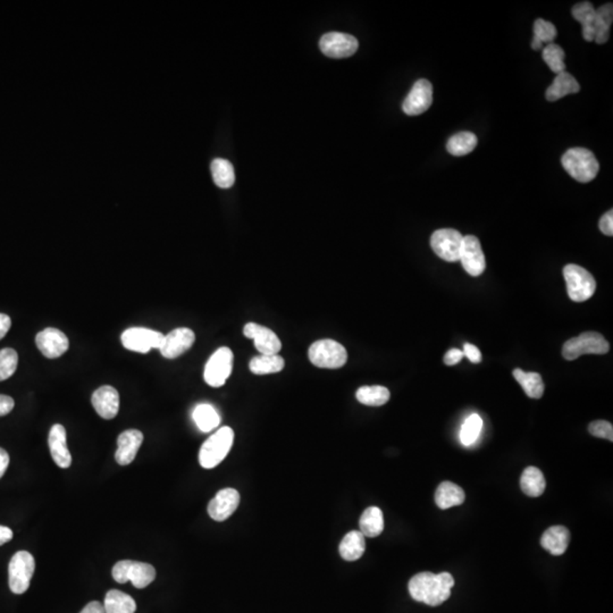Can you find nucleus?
<instances>
[{
  "label": "nucleus",
  "instance_id": "obj_43",
  "mask_svg": "<svg viewBox=\"0 0 613 613\" xmlns=\"http://www.w3.org/2000/svg\"><path fill=\"white\" fill-rule=\"evenodd\" d=\"M599 228L604 235L612 237L613 235V211L610 210L603 215L599 220Z\"/></svg>",
  "mask_w": 613,
  "mask_h": 613
},
{
  "label": "nucleus",
  "instance_id": "obj_35",
  "mask_svg": "<svg viewBox=\"0 0 613 613\" xmlns=\"http://www.w3.org/2000/svg\"><path fill=\"white\" fill-rule=\"evenodd\" d=\"M390 391L384 386H363L356 393L358 401L369 407H380L390 400Z\"/></svg>",
  "mask_w": 613,
  "mask_h": 613
},
{
  "label": "nucleus",
  "instance_id": "obj_19",
  "mask_svg": "<svg viewBox=\"0 0 613 613\" xmlns=\"http://www.w3.org/2000/svg\"><path fill=\"white\" fill-rule=\"evenodd\" d=\"M144 442V434L138 430H127L117 439V450L115 459L121 466L132 464L141 444Z\"/></svg>",
  "mask_w": 613,
  "mask_h": 613
},
{
  "label": "nucleus",
  "instance_id": "obj_10",
  "mask_svg": "<svg viewBox=\"0 0 613 613\" xmlns=\"http://www.w3.org/2000/svg\"><path fill=\"white\" fill-rule=\"evenodd\" d=\"M464 237L460 232L452 228H443L435 231L430 238V247L434 252L445 262H459Z\"/></svg>",
  "mask_w": 613,
  "mask_h": 613
},
{
  "label": "nucleus",
  "instance_id": "obj_39",
  "mask_svg": "<svg viewBox=\"0 0 613 613\" xmlns=\"http://www.w3.org/2000/svg\"><path fill=\"white\" fill-rule=\"evenodd\" d=\"M481 428H483V420L481 417L477 414L470 415L467 420H464L460 432L462 444L466 447L473 445L476 439H479Z\"/></svg>",
  "mask_w": 613,
  "mask_h": 613
},
{
  "label": "nucleus",
  "instance_id": "obj_29",
  "mask_svg": "<svg viewBox=\"0 0 613 613\" xmlns=\"http://www.w3.org/2000/svg\"><path fill=\"white\" fill-rule=\"evenodd\" d=\"M104 609L105 613H134L137 603L127 594L110 590L105 597Z\"/></svg>",
  "mask_w": 613,
  "mask_h": 613
},
{
  "label": "nucleus",
  "instance_id": "obj_37",
  "mask_svg": "<svg viewBox=\"0 0 613 613\" xmlns=\"http://www.w3.org/2000/svg\"><path fill=\"white\" fill-rule=\"evenodd\" d=\"M557 34V28L551 22L538 18L534 23V38H533L532 48L534 50H540V49L543 48V45L553 43Z\"/></svg>",
  "mask_w": 613,
  "mask_h": 613
},
{
  "label": "nucleus",
  "instance_id": "obj_2",
  "mask_svg": "<svg viewBox=\"0 0 613 613\" xmlns=\"http://www.w3.org/2000/svg\"><path fill=\"white\" fill-rule=\"evenodd\" d=\"M563 169L571 178L580 183H587L597 178L599 164L591 150L585 148H572L561 158Z\"/></svg>",
  "mask_w": 613,
  "mask_h": 613
},
{
  "label": "nucleus",
  "instance_id": "obj_3",
  "mask_svg": "<svg viewBox=\"0 0 613 613\" xmlns=\"http://www.w3.org/2000/svg\"><path fill=\"white\" fill-rule=\"evenodd\" d=\"M234 441L231 427L220 428L209 437L200 449L199 462L205 469L217 467L228 457Z\"/></svg>",
  "mask_w": 613,
  "mask_h": 613
},
{
  "label": "nucleus",
  "instance_id": "obj_15",
  "mask_svg": "<svg viewBox=\"0 0 613 613\" xmlns=\"http://www.w3.org/2000/svg\"><path fill=\"white\" fill-rule=\"evenodd\" d=\"M36 344L40 352L48 359H56L64 355L70 348L68 336L54 327H48L38 333Z\"/></svg>",
  "mask_w": 613,
  "mask_h": 613
},
{
  "label": "nucleus",
  "instance_id": "obj_32",
  "mask_svg": "<svg viewBox=\"0 0 613 613\" xmlns=\"http://www.w3.org/2000/svg\"><path fill=\"white\" fill-rule=\"evenodd\" d=\"M285 361L279 355H259L249 363L251 373L256 375L275 374L283 371Z\"/></svg>",
  "mask_w": 613,
  "mask_h": 613
},
{
  "label": "nucleus",
  "instance_id": "obj_28",
  "mask_svg": "<svg viewBox=\"0 0 613 613\" xmlns=\"http://www.w3.org/2000/svg\"><path fill=\"white\" fill-rule=\"evenodd\" d=\"M156 578V570L149 563L131 561L127 572V582H132L135 588L142 590L149 586Z\"/></svg>",
  "mask_w": 613,
  "mask_h": 613
},
{
  "label": "nucleus",
  "instance_id": "obj_25",
  "mask_svg": "<svg viewBox=\"0 0 613 613\" xmlns=\"http://www.w3.org/2000/svg\"><path fill=\"white\" fill-rule=\"evenodd\" d=\"M572 16L575 20L582 24V37L587 41L592 43L594 41V24H595V9L590 1H582V3L576 4L571 9Z\"/></svg>",
  "mask_w": 613,
  "mask_h": 613
},
{
  "label": "nucleus",
  "instance_id": "obj_17",
  "mask_svg": "<svg viewBox=\"0 0 613 613\" xmlns=\"http://www.w3.org/2000/svg\"><path fill=\"white\" fill-rule=\"evenodd\" d=\"M240 504V494L234 489H224L215 495L209 502L208 513L211 519L224 521L237 511Z\"/></svg>",
  "mask_w": 613,
  "mask_h": 613
},
{
  "label": "nucleus",
  "instance_id": "obj_13",
  "mask_svg": "<svg viewBox=\"0 0 613 613\" xmlns=\"http://www.w3.org/2000/svg\"><path fill=\"white\" fill-rule=\"evenodd\" d=\"M459 262L469 275L477 277L484 273L486 267L484 252L481 250V242L474 235H466L462 241V252Z\"/></svg>",
  "mask_w": 613,
  "mask_h": 613
},
{
  "label": "nucleus",
  "instance_id": "obj_49",
  "mask_svg": "<svg viewBox=\"0 0 613 613\" xmlns=\"http://www.w3.org/2000/svg\"><path fill=\"white\" fill-rule=\"evenodd\" d=\"M9 453L6 452L4 449L0 447V479L5 475L6 470H7V467H9Z\"/></svg>",
  "mask_w": 613,
  "mask_h": 613
},
{
  "label": "nucleus",
  "instance_id": "obj_20",
  "mask_svg": "<svg viewBox=\"0 0 613 613\" xmlns=\"http://www.w3.org/2000/svg\"><path fill=\"white\" fill-rule=\"evenodd\" d=\"M49 450L55 464L63 469L70 468L72 464V457L66 443V430L60 424L51 427L48 436Z\"/></svg>",
  "mask_w": 613,
  "mask_h": 613
},
{
  "label": "nucleus",
  "instance_id": "obj_44",
  "mask_svg": "<svg viewBox=\"0 0 613 613\" xmlns=\"http://www.w3.org/2000/svg\"><path fill=\"white\" fill-rule=\"evenodd\" d=\"M464 355L469 359L471 363H479L481 361V352L477 346L474 344L466 343L464 346Z\"/></svg>",
  "mask_w": 613,
  "mask_h": 613
},
{
  "label": "nucleus",
  "instance_id": "obj_34",
  "mask_svg": "<svg viewBox=\"0 0 613 613\" xmlns=\"http://www.w3.org/2000/svg\"><path fill=\"white\" fill-rule=\"evenodd\" d=\"M192 417H193L194 422L197 424L198 428L203 433H208L220 425V415L213 405H207V403L197 405L194 408Z\"/></svg>",
  "mask_w": 613,
  "mask_h": 613
},
{
  "label": "nucleus",
  "instance_id": "obj_46",
  "mask_svg": "<svg viewBox=\"0 0 613 613\" xmlns=\"http://www.w3.org/2000/svg\"><path fill=\"white\" fill-rule=\"evenodd\" d=\"M14 405L13 398L0 394V417L9 415L14 409Z\"/></svg>",
  "mask_w": 613,
  "mask_h": 613
},
{
  "label": "nucleus",
  "instance_id": "obj_14",
  "mask_svg": "<svg viewBox=\"0 0 613 613\" xmlns=\"http://www.w3.org/2000/svg\"><path fill=\"white\" fill-rule=\"evenodd\" d=\"M194 341H196V335L192 329L188 327L175 329L169 334L164 335L163 343L159 348V351L163 357L167 359H175L188 351L193 346Z\"/></svg>",
  "mask_w": 613,
  "mask_h": 613
},
{
  "label": "nucleus",
  "instance_id": "obj_21",
  "mask_svg": "<svg viewBox=\"0 0 613 613\" xmlns=\"http://www.w3.org/2000/svg\"><path fill=\"white\" fill-rule=\"evenodd\" d=\"M570 533L563 526H552L546 529L540 538V545L552 555H563L568 549Z\"/></svg>",
  "mask_w": 613,
  "mask_h": 613
},
{
  "label": "nucleus",
  "instance_id": "obj_6",
  "mask_svg": "<svg viewBox=\"0 0 613 613\" xmlns=\"http://www.w3.org/2000/svg\"><path fill=\"white\" fill-rule=\"evenodd\" d=\"M609 350L610 344L602 335L597 332H585L563 344V356L567 361H575L584 355H605Z\"/></svg>",
  "mask_w": 613,
  "mask_h": 613
},
{
  "label": "nucleus",
  "instance_id": "obj_38",
  "mask_svg": "<svg viewBox=\"0 0 613 613\" xmlns=\"http://www.w3.org/2000/svg\"><path fill=\"white\" fill-rule=\"evenodd\" d=\"M544 62L548 64L550 70L555 74L563 73L565 72V51L557 43H550L546 45L543 48Z\"/></svg>",
  "mask_w": 613,
  "mask_h": 613
},
{
  "label": "nucleus",
  "instance_id": "obj_41",
  "mask_svg": "<svg viewBox=\"0 0 613 613\" xmlns=\"http://www.w3.org/2000/svg\"><path fill=\"white\" fill-rule=\"evenodd\" d=\"M588 430L595 437L613 441V427L611 422H605V420H597V422L590 424Z\"/></svg>",
  "mask_w": 613,
  "mask_h": 613
},
{
  "label": "nucleus",
  "instance_id": "obj_30",
  "mask_svg": "<svg viewBox=\"0 0 613 613\" xmlns=\"http://www.w3.org/2000/svg\"><path fill=\"white\" fill-rule=\"evenodd\" d=\"M613 21L612 4H605L599 9H595V24H594V41L603 45L609 40V31Z\"/></svg>",
  "mask_w": 613,
  "mask_h": 613
},
{
  "label": "nucleus",
  "instance_id": "obj_11",
  "mask_svg": "<svg viewBox=\"0 0 613 613\" xmlns=\"http://www.w3.org/2000/svg\"><path fill=\"white\" fill-rule=\"evenodd\" d=\"M358 40L351 34L329 32L319 40V48L324 55L331 58H346L357 51Z\"/></svg>",
  "mask_w": 613,
  "mask_h": 613
},
{
  "label": "nucleus",
  "instance_id": "obj_24",
  "mask_svg": "<svg viewBox=\"0 0 613 613\" xmlns=\"http://www.w3.org/2000/svg\"><path fill=\"white\" fill-rule=\"evenodd\" d=\"M340 555L346 561H356L361 559L366 550V540L365 536L358 531H352L344 536L341 540Z\"/></svg>",
  "mask_w": 613,
  "mask_h": 613
},
{
  "label": "nucleus",
  "instance_id": "obj_36",
  "mask_svg": "<svg viewBox=\"0 0 613 613\" xmlns=\"http://www.w3.org/2000/svg\"><path fill=\"white\" fill-rule=\"evenodd\" d=\"M477 146V137L471 132H460L449 139L447 144V151L453 156L468 155Z\"/></svg>",
  "mask_w": 613,
  "mask_h": 613
},
{
  "label": "nucleus",
  "instance_id": "obj_23",
  "mask_svg": "<svg viewBox=\"0 0 613 613\" xmlns=\"http://www.w3.org/2000/svg\"><path fill=\"white\" fill-rule=\"evenodd\" d=\"M580 90V83L574 76L567 72L557 74L553 83L548 87L545 97L549 102H557L570 93H577Z\"/></svg>",
  "mask_w": 613,
  "mask_h": 613
},
{
  "label": "nucleus",
  "instance_id": "obj_48",
  "mask_svg": "<svg viewBox=\"0 0 613 613\" xmlns=\"http://www.w3.org/2000/svg\"><path fill=\"white\" fill-rule=\"evenodd\" d=\"M80 613H105L104 604L98 601H93L85 605V609Z\"/></svg>",
  "mask_w": 613,
  "mask_h": 613
},
{
  "label": "nucleus",
  "instance_id": "obj_12",
  "mask_svg": "<svg viewBox=\"0 0 613 613\" xmlns=\"http://www.w3.org/2000/svg\"><path fill=\"white\" fill-rule=\"evenodd\" d=\"M433 104V85L428 80L420 79L415 83L403 102V110L407 115L417 116L425 113Z\"/></svg>",
  "mask_w": 613,
  "mask_h": 613
},
{
  "label": "nucleus",
  "instance_id": "obj_26",
  "mask_svg": "<svg viewBox=\"0 0 613 613\" xmlns=\"http://www.w3.org/2000/svg\"><path fill=\"white\" fill-rule=\"evenodd\" d=\"M361 533L367 538H377L384 531V516L382 510L377 506H369L359 521Z\"/></svg>",
  "mask_w": 613,
  "mask_h": 613
},
{
  "label": "nucleus",
  "instance_id": "obj_40",
  "mask_svg": "<svg viewBox=\"0 0 613 613\" xmlns=\"http://www.w3.org/2000/svg\"><path fill=\"white\" fill-rule=\"evenodd\" d=\"M18 363V355L14 349L0 350V382L14 375Z\"/></svg>",
  "mask_w": 613,
  "mask_h": 613
},
{
  "label": "nucleus",
  "instance_id": "obj_33",
  "mask_svg": "<svg viewBox=\"0 0 613 613\" xmlns=\"http://www.w3.org/2000/svg\"><path fill=\"white\" fill-rule=\"evenodd\" d=\"M211 175L215 184L220 188H231L235 183L234 167L230 161L216 158L210 164Z\"/></svg>",
  "mask_w": 613,
  "mask_h": 613
},
{
  "label": "nucleus",
  "instance_id": "obj_8",
  "mask_svg": "<svg viewBox=\"0 0 613 613\" xmlns=\"http://www.w3.org/2000/svg\"><path fill=\"white\" fill-rule=\"evenodd\" d=\"M233 352L223 346L209 358L203 371L205 382L211 388H220L225 384L233 369Z\"/></svg>",
  "mask_w": 613,
  "mask_h": 613
},
{
  "label": "nucleus",
  "instance_id": "obj_5",
  "mask_svg": "<svg viewBox=\"0 0 613 613\" xmlns=\"http://www.w3.org/2000/svg\"><path fill=\"white\" fill-rule=\"evenodd\" d=\"M563 277L567 284L569 298L572 302H586L593 297L597 290V282L593 275L578 265H567L563 268Z\"/></svg>",
  "mask_w": 613,
  "mask_h": 613
},
{
  "label": "nucleus",
  "instance_id": "obj_45",
  "mask_svg": "<svg viewBox=\"0 0 613 613\" xmlns=\"http://www.w3.org/2000/svg\"><path fill=\"white\" fill-rule=\"evenodd\" d=\"M464 357V352H462V350L451 349L449 350V351L447 352V355L444 356V363L445 365H447V366H454L457 363H460Z\"/></svg>",
  "mask_w": 613,
  "mask_h": 613
},
{
  "label": "nucleus",
  "instance_id": "obj_4",
  "mask_svg": "<svg viewBox=\"0 0 613 613\" xmlns=\"http://www.w3.org/2000/svg\"><path fill=\"white\" fill-rule=\"evenodd\" d=\"M308 356L312 365L319 368H341L348 361V352L346 348L336 341L329 340V339L314 342L310 346Z\"/></svg>",
  "mask_w": 613,
  "mask_h": 613
},
{
  "label": "nucleus",
  "instance_id": "obj_18",
  "mask_svg": "<svg viewBox=\"0 0 613 613\" xmlns=\"http://www.w3.org/2000/svg\"><path fill=\"white\" fill-rule=\"evenodd\" d=\"M93 408L104 420H113L119 410V394L113 386L104 385L93 392L91 398Z\"/></svg>",
  "mask_w": 613,
  "mask_h": 613
},
{
  "label": "nucleus",
  "instance_id": "obj_16",
  "mask_svg": "<svg viewBox=\"0 0 613 613\" xmlns=\"http://www.w3.org/2000/svg\"><path fill=\"white\" fill-rule=\"evenodd\" d=\"M243 334L255 341V346L260 355H279L281 351V340L268 327L256 323H247L243 329Z\"/></svg>",
  "mask_w": 613,
  "mask_h": 613
},
{
  "label": "nucleus",
  "instance_id": "obj_42",
  "mask_svg": "<svg viewBox=\"0 0 613 613\" xmlns=\"http://www.w3.org/2000/svg\"><path fill=\"white\" fill-rule=\"evenodd\" d=\"M129 563H131V560H122V561H119V563L114 565L113 570H112V576H113L114 580H116L119 584H125V582H127V569H129Z\"/></svg>",
  "mask_w": 613,
  "mask_h": 613
},
{
  "label": "nucleus",
  "instance_id": "obj_47",
  "mask_svg": "<svg viewBox=\"0 0 613 613\" xmlns=\"http://www.w3.org/2000/svg\"><path fill=\"white\" fill-rule=\"evenodd\" d=\"M11 326V319L9 315L0 314V340L5 338Z\"/></svg>",
  "mask_w": 613,
  "mask_h": 613
},
{
  "label": "nucleus",
  "instance_id": "obj_27",
  "mask_svg": "<svg viewBox=\"0 0 613 613\" xmlns=\"http://www.w3.org/2000/svg\"><path fill=\"white\" fill-rule=\"evenodd\" d=\"M521 486L527 496L538 498L545 491V477L538 468L527 467L521 475Z\"/></svg>",
  "mask_w": 613,
  "mask_h": 613
},
{
  "label": "nucleus",
  "instance_id": "obj_22",
  "mask_svg": "<svg viewBox=\"0 0 613 613\" xmlns=\"http://www.w3.org/2000/svg\"><path fill=\"white\" fill-rule=\"evenodd\" d=\"M464 500H466V494L464 490L451 481H445L441 483L435 492V503L442 510L462 506Z\"/></svg>",
  "mask_w": 613,
  "mask_h": 613
},
{
  "label": "nucleus",
  "instance_id": "obj_9",
  "mask_svg": "<svg viewBox=\"0 0 613 613\" xmlns=\"http://www.w3.org/2000/svg\"><path fill=\"white\" fill-rule=\"evenodd\" d=\"M164 334L146 327H131L122 333L121 341L125 349L139 353H148L151 349H159Z\"/></svg>",
  "mask_w": 613,
  "mask_h": 613
},
{
  "label": "nucleus",
  "instance_id": "obj_1",
  "mask_svg": "<svg viewBox=\"0 0 613 613\" xmlns=\"http://www.w3.org/2000/svg\"><path fill=\"white\" fill-rule=\"evenodd\" d=\"M453 586L454 580L449 572L435 575L424 571L411 578L408 588L411 597L417 602L437 607L450 597Z\"/></svg>",
  "mask_w": 613,
  "mask_h": 613
},
{
  "label": "nucleus",
  "instance_id": "obj_7",
  "mask_svg": "<svg viewBox=\"0 0 613 613\" xmlns=\"http://www.w3.org/2000/svg\"><path fill=\"white\" fill-rule=\"evenodd\" d=\"M34 569L36 563L31 553L18 551L14 554L9 565V588L13 593L23 594L28 591Z\"/></svg>",
  "mask_w": 613,
  "mask_h": 613
},
{
  "label": "nucleus",
  "instance_id": "obj_31",
  "mask_svg": "<svg viewBox=\"0 0 613 613\" xmlns=\"http://www.w3.org/2000/svg\"><path fill=\"white\" fill-rule=\"evenodd\" d=\"M513 377L523 391L527 394V397L532 399H540L544 393V383L538 373H527V371H521L517 368L513 371Z\"/></svg>",
  "mask_w": 613,
  "mask_h": 613
},
{
  "label": "nucleus",
  "instance_id": "obj_50",
  "mask_svg": "<svg viewBox=\"0 0 613 613\" xmlns=\"http://www.w3.org/2000/svg\"><path fill=\"white\" fill-rule=\"evenodd\" d=\"M13 538V532L11 529L6 526H0V546L7 543Z\"/></svg>",
  "mask_w": 613,
  "mask_h": 613
}]
</instances>
